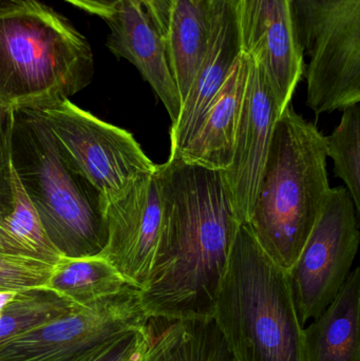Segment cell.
<instances>
[{
	"mask_svg": "<svg viewBox=\"0 0 360 361\" xmlns=\"http://www.w3.org/2000/svg\"><path fill=\"white\" fill-rule=\"evenodd\" d=\"M162 225L151 271L139 290L148 318L213 320L241 223L223 173L180 159L156 165Z\"/></svg>",
	"mask_w": 360,
	"mask_h": 361,
	"instance_id": "1",
	"label": "cell"
},
{
	"mask_svg": "<svg viewBox=\"0 0 360 361\" xmlns=\"http://www.w3.org/2000/svg\"><path fill=\"white\" fill-rule=\"evenodd\" d=\"M325 137L287 106L277 118L249 222L262 250L287 271L318 220L331 187Z\"/></svg>",
	"mask_w": 360,
	"mask_h": 361,
	"instance_id": "2",
	"label": "cell"
},
{
	"mask_svg": "<svg viewBox=\"0 0 360 361\" xmlns=\"http://www.w3.org/2000/svg\"><path fill=\"white\" fill-rule=\"evenodd\" d=\"M94 76L86 36L42 0H0V103L37 108L69 99Z\"/></svg>",
	"mask_w": 360,
	"mask_h": 361,
	"instance_id": "3",
	"label": "cell"
},
{
	"mask_svg": "<svg viewBox=\"0 0 360 361\" xmlns=\"http://www.w3.org/2000/svg\"><path fill=\"white\" fill-rule=\"evenodd\" d=\"M213 322L235 361H302V324L285 269L241 225Z\"/></svg>",
	"mask_w": 360,
	"mask_h": 361,
	"instance_id": "4",
	"label": "cell"
},
{
	"mask_svg": "<svg viewBox=\"0 0 360 361\" xmlns=\"http://www.w3.org/2000/svg\"><path fill=\"white\" fill-rule=\"evenodd\" d=\"M12 165L61 255L101 254L107 241L103 197L70 160L37 110L14 109Z\"/></svg>",
	"mask_w": 360,
	"mask_h": 361,
	"instance_id": "5",
	"label": "cell"
},
{
	"mask_svg": "<svg viewBox=\"0 0 360 361\" xmlns=\"http://www.w3.org/2000/svg\"><path fill=\"white\" fill-rule=\"evenodd\" d=\"M308 59L309 108L317 116L360 101V0H294Z\"/></svg>",
	"mask_w": 360,
	"mask_h": 361,
	"instance_id": "6",
	"label": "cell"
},
{
	"mask_svg": "<svg viewBox=\"0 0 360 361\" xmlns=\"http://www.w3.org/2000/svg\"><path fill=\"white\" fill-rule=\"evenodd\" d=\"M35 110L70 160L101 193L104 206L156 169L130 133L99 120L69 99Z\"/></svg>",
	"mask_w": 360,
	"mask_h": 361,
	"instance_id": "7",
	"label": "cell"
},
{
	"mask_svg": "<svg viewBox=\"0 0 360 361\" xmlns=\"http://www.w3.org/2000/svg\"><path fill=\"white\" fill-rule=\"evenodd\" d=\"M357 212L346 187L331 188L287 279L302 324L318 317L335 299L359 247Z\"/></svg>",
	"mask_w": 360,
	"mask_h": 361,
	"instance_id": "8",
	"label": "cell"
},
{
	"mask_svg": "<svg viewBox=\"0 0 360 361\" xmlns=\"http://www.w3.org/2000/svg\"><path fill=\"white\" fill-rule=\"evenodd\" d=\"M149 322L139 290L125 286L118 294L57 318L8 343L0 361H57Z\"/></svg>",
	"mask_w": 360,
	"mask_h": 361,
	"instance_id": "9",
	"label": "cell"
},
{
	"mask_svg": "<svg viewBox=\"0 0 360 361\" xmlns=\"http://www.w3.org/2000/svg\"><path fill=\"white\" fill-rule=\"evenodd\" d=\"M235 11L240 52L257 63L283 112L304 72L294 0H235Z\"/></svg>",
	"mask_w": 360,
	"mask_h": 361,
	"instance_id": "10",
	"label": "cell"
},
{
	"mask_svg": "<svg viewBox=\"0 0 360 361\" xmlns=\"http://www.w3.org/2000/svg\"><path fill=\"white\" fill-rule=\"evenodd\" d=\"M162 195L156 169L122 197L104 206L107 241L101 254L129 286L147 283L162 225Z\"/></svg>",
	"mask_w": 360,
	"mask_h": 361,
	"instance_id": "11",
	"label": "cell"
},
{
	"mask_svg": "<svg viewBox=\"0 0 360 361\" xmlns=\"http://www.w3.org/2000/svg\"><path fill=\"white\" fill-rule=\"evenodd\" d=\"M247 88L232 164L222 171L241 224L251 216L279 109L261 70L247 57Z\"/></svg>",
	"mask_w": 360,
	"mask_h": 361,
	"instance_id": "12",
	"label": "cell"
},
{
	"mask_svg": "<svg viewBox=\"0 0 360 361\" xmlns=\"http://www.w3.org/2000/svg\"><path fill=\"white\" fill-rule=\"evenodd\" d=\"M235 0H207L206 47L187 97L170 128V159H177L240 54Z\"/></svg>",
	"mask_w": 360,
	"mask_h": 361,
	"instance_id": "13",
	"label": "cell"
},
{
	"mask_svg": "<svg viewBox=\"0 0 360 361\" xmlns=\"http://www.w3.org/2000/svg\"><path fill=\"white\" fill-rule=\"evenodd\" d=\"M105 21L109 27L108 49L139 70L175 123L181 110V97L169 67L164 40L146 11L124 0L118 12Z\"/></svg>",
	"mask_w": 360,
	"mask_h": 361,
	"instance_id": "14",
	"label": "cell"
},
{
	"mask_svg": "<svg viewBox=\"0 0 360 361\" xmlns=\"http://www.w3.org/2000/svg\"><path fill=\"white\" fill-rule=\"evenodd\" d=\"M249 61L240 53L225 82L203 114L196 133L177 159L211 171L232 164L247 88Z\"/></svg>",
	"mask_w": 360,
	"mask_h": 361,
	"instance_id": "15",
	"label": "cell"
},
{
	"mask_svg": "<svg viewBox=\"0 0 360 361\" xmlns=\"http://www.w3.org/2000/svg\"><path fill=\"white\" fill-rule=\"evenodd\" d=\"M302 361H360V269L304 330Z\"/></svg>",
	"mask_w": 360,
	"mask_h": 361,
	"instance_id": "16",
	"label": "cell"
},
{
	"mask_svg": "<svg viewBox=\"0 0 360 361\" xmlns=\"http://www.w3.org/2000/svg\"><path fill=\"white\" fill-rule=\"evenodd\" d=\"M206 38L207 0H170L163 40L181 103L202 61Z\"/></svg>",
	"mask_w": 360,
	"mask_h": 361,
	"instance_id": "17",
	"label": "cell"
},
{
	"mask_svg": "<svg viewBox=\"0 0 360 361\" xmlns=\"http://www.w3.org/2000/svg\"><path fill=\"white\" fill-rule=\"evenodd\" d=\"M129 286L101 254L89 257H63L55 264L46 288L85 307L120 293Z\"/></svg>",
	"mask_w": 360,
	"mask_h": 361,
	"instance_id": "18",
	"label": "cell"
},
{
	"mask_svg": "<svg viewBox=\"0 0 360 361\" xmlns=\"http://www.w3.org/2000/svg\"><path fill=\"white\" fill-rule=\"evenodd\" d=\"M13 195L12 212L0 219V252L56 264L63 256L44 231L14 169Z\"/></svg>",
	"mask_w": 360,
	"mask_h": 361,
	"instance_id": "19",
	"label": "cell"
},
{
	"mask_svg": "<svg viewBox=\"0 0 360 361\" xmlns=\"http://www.w3.org/2000/svg\"><path fill=\"white\" fill-rule=\"evenodd\" d=\"M78 307L46 286L0 293V350Z\"/></svg>",
	"mask_w": 360,
	"mask_h": 361,
	"instance_id": "20",
	"label": "cell"
},
{
	"mask_svg": "<svg viewBox=\"0 0 360 361\" xmlns=\"http://www.w3.org/2000/svg\"><path fill=\"white\" fill-rule=\"evenodd\" d=\"M154 322L156 361H235L213 320Z\"/></svg>",
	"mask_w": 360,
	"mask_h": 361,
	"instance_id": "21",
	"label": "cell"
},
{
	"mask_svg": "<svg viewBox=\"0 0 360 361\" xmlns=\"http://www.w3.org/2000/svg\"><path fill=\"white\" fill-rule=\"evenodd\" d=\"M340 125L325 137L327 157L333 161L334 173L344 180L357 214L360 212L359 104L342 110Z\"/></svg>",
	"mask_w": 360,
	"mask_h": 361,
	"instance_id": "22",
	"label": "cell"
},
{
	"mask_svg": "<svg viewBox=\"0 0 360 361\" xmlns=\"http://www.w3.org/2000/svg\"><path fill=\"white\" fill-rule=\"evenodd\" d=\"M154 341L156 324L149 318L144 326L110 337L57 361H152Z\"/></svg>",
	"mask_w": 360,
	"mask_h": 361,
	"instance_id": "23",
	"label": "cell"
},
{
	"mask_svg": "<svg viewBox=\"0 0 360 361\" xmlns=\"http://www.w3.org/2000/svg\"><path fill=\"white\" fill-rule=\"evenodd\" d=\"M54 267L0 252V293L46 286Z\"/></svg>",
	"mask_w": 360,
	"mask_h": 361,
	"instance_id": "24",
	"label": "cell"
},
{
	"mask_svg": "<svg viewBox=\"0 0 360 361\" xmlns=\"http://www.w3.org/2000/svg\"><path fill=\"white\" fill-rule=\"evenodd\" d=\"M14 109L0 103V219L13 209L12 133Z\"/></svg>",
	"mask_w": 360,
	"mask_h": 361,
	"instance_id": "25",
	"label": "cell"
},
{
	"mask_svg": "<svg viewBox=\"0 0 360 361\" xmlns=\"http://www.w3.org/2000/svg\"><path fill=\"white\" fill-rule=\"evenodd\" d=\"M75 8L107 20L113 16L124 0H63Z\"/></svg>",
	"mask_w": 360,
	"mask_h": 361,
	"instance_id": "26",
	"label": "cell"
},
{
	"mask_svg": "<svg viewBox=\"0 0 360 361\" xmlns=\"http://www.w3.org/2000/svg\"><path fill=\"white\" fill-rule=\"evenodd\" d=\"M169 6L170 0H144L146 14L162 37H164L168 23Z\"/></svg>",
	"mask_w": 360,
	"mask_h": 361,
	"instance_id": "27",
	"label": "cell"
},
{
	"mask_svg": "<svg viewBox=\"0 0 360 361\" xmlns=\"http://www.w3.org/2000/svg\"><path fill=\"white\" fill-rule=\"evenodd\" d=\"M125 1L129 2V4H132L135 8L145 10V8H144V0H125Z\"/></svg>",
	"mask_w": 360,
	"mask_h": 361,
	"instance_id": "28",
	"label": "cell"
},
{
	"mask_svg": "<svg viewBox=\"0 0 360 361\" xmlns=\"http://www.w3.org/2000/svg\"><path fill=\"white\" fill-rule=\"evenodd\" d=\"M152 361H156V353H154V360Z\"/></svg>",
	"mask_w": 360,
	"mask_h": 361,
	"instance_id": "29",
	"label": "cell"
}]
</instances>
